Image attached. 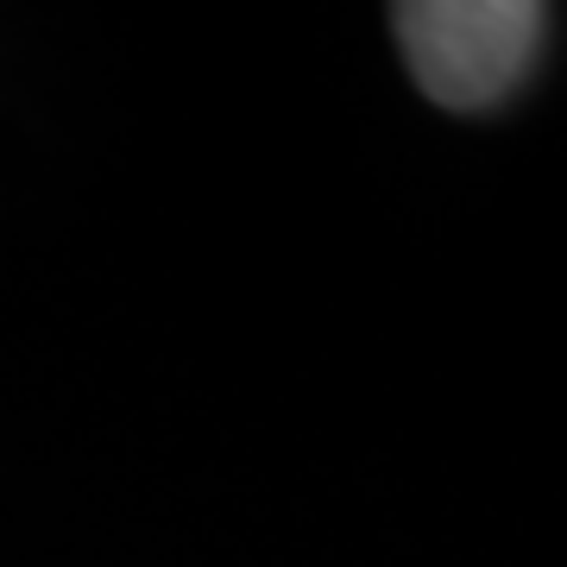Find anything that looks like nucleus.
<instances>
[{"mask_svg":"<svg viewBox=\"0 0 567 567\" xmlns=\"http://www.w3.org/2000/svg\"><path fill=\"white\" fill-rule=\"evenodd\" d=\"M398 44L410 76L447 114H492L529 82L548 39V7L536 0H404Z\"/></svg>","mask_w":567,"mask_h":567,"instance_id":"obj_1","label":"nucleus"}]
</instances>
